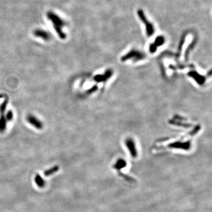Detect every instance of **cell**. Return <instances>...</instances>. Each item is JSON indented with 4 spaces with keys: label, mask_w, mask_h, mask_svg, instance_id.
Segmentation results:
<instances>
[{
    "label": "cell",
    "mask_w": 212,
    "mask_h": 212,
    "mask_svg": "<svg viewBox=\"0 0 212 212\" xmlns=\"http://www.w3.org/2000/svg\"><path fill=\"white\" fill-rule=\"evenodd\" d=\"M46 16L48 19L51 22L58 36L61 39H65L66 35L63 31V28L66 24L64 20L51 11H49L47 12Z\"/></svg>",
    "instance_id": "1"
},
{
    "label": "cell",
    "mask_w": 212,
    "mask_h": 212,
    "mask_svg": "<svg viewBox=\"0 0 212 212\" xmlns=\"http://www.w3.org/2000/svg\"><path fill=\"white\" fill-rule=\"evenodd\" d=\"M127 141H128V142H127L126 144H127V146H128L130 153L131 156L134 158H136L137 156V151L136 150L135 145L134 144L133 141H131V140H128Z\"/></svg>",
    "instance_id": "4"
},
{
    "label": "cell",
    "mask_w": 212,
    "mask_h": 212,
    "mask_svg": "<svg viewBox=\"0 0 212 212\" xmlns=\"http://www.w3.org/2000/svg\"><path fill=\"white\" fill-rule=\"evenodd\" d=\"M29 121H30V122L31 123H32L33 124H34V126H36V127H37V128H39V127H41V124H40L38 122L37 123V120H36V119H34V117H30Z\"/></svg>",
    "instance_id": "7"
},
{
    "label": "cell",
    "mask_w": 212,
    "mask_h": 212,
    "mask_svg": "<svg viewBox=\"0 0 212 212\" xmlns=\"http://www.w3.org/2000/svg\"><path fill=\"white\" fill-rule=\"evenodd\" d=\"M137 15H138V18L140 19V21L143 23V24H144V26L146 27L147 35L148 37L152 36L154 34L155 31L153 24L148 20V18L146 17L143 9H138Z\"/></svg>",
    "instance_id": "2"
},
{
    "label": "cell",
    "mask_w": 212,
    "mask_h": 212,
    "mask_svg": "<svg viewBox=\"0 0 212 212\" xmlns=\"http://www.w3.org/2000/svg\"><path fill=\"white\" fill-rule=\"evenodd\" d=\"M34 34L35 36L40 37L44 40H49L50 39V34L46 31L41 29H37L34 31Z\"/></svg>",
    "instance_id": "3"
},
{
    "label": "cell",
    "mask_w": 212,
    "mask_h": 212,
    "mask_svg": "<svg viewBox=\"0 0 212 212\" xmlns=\"http://www.w3.org/2000/svg\"><path fill=\"white\" fill-rule=\"evenodd\" d=\"M165 37L163 36H160L156 37L153 44L157 47L158 46H162L165 43Z\"/></svg>",
    "instance_id": "5"
},
{
    "label": "cell",
    "mask_w": 212,
    "mask_h": 212,
    "mask_svg": "<svg viewBox=\"0 0 212 212\" xmlns=\"http://www.w3.org/2000/svg\"><path fill=\"white\" fill-rule=\"evenodd\" d=\"M36 181L37 185H38L39 186H40V187L43 186L44 185V180L41 178V177L40 176H37V177L36 178Z\"/></svg>",
    "instance_id": "6"
}]
</instances>
